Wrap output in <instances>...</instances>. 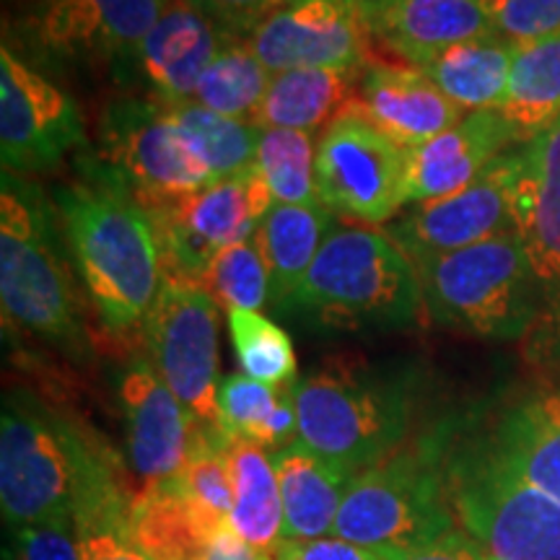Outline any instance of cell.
Returning <instances> with one entry per match:
<instances>
[{
	"instance_id": "6da1fadb",
	"label": "cell",
	"mask_w": 560,
	"mask_h": 560,
	"mask_svg": "<svg viewBox=\"0 0 560 560\" xmlns=\"http://www.w3.org/2000/svg\"><path fill=\"white\" fill-rule=\"evenodd\" d=\"M81 179L58 185L52 202L89 301L109 335L143 330L164 280V255L151 213L96 156Z\"/></svg>"
},
{
	"instance_id": "7a4b0ae2",
	"label": "cell",
	"mask_w": 560,
	"mask_h": 560,
	"mask_svg": "<svg viewBox=\"0 0 560 560\" xmlns=\"http://www.w3.org/2000/svg\"><path fill=\"white\" fill-rule=\"evenodd\" d=\"M122 482L117 459L89 429L30 389H9L0 416V506L11 527L79 514Z\"/></svg>"
},
{
	"instance_id": "3957f363",
	"label": "cell",
	"mask_w": 560,
	"mask_h": 560,
	"mask_svg": "<svg viewBox=\"0 0 560 560\" xmlns=\"http://www.w3.org/2000/svg\"><path fill=\"white\" fill-rule=\"evenodd\" d=\"M52 198L24 174L0 182V299L3 317L75 363L91 361V340L68 244Z\"/></svg>"
},
{
	"instance_id": "277c9868",
	"label": "cell",
	"mask_w": 560,
	"mask_h": 560,
	"mask_svg": "<svg viewBox=\"0 0 560 560\" xmlns=\"http://www.w3.org/2000/svg\"><path fill=\"white\" fill-rule=\"evenodd\" d=\"M423 291L416 262L387 231L335 223L285 306L314 332H387L416 325Z\"/></svg>"
},
{
	"instance_id": "5b68a950",
	"label": "cell",
	"mask_w": 560,
	"mask_h": 560,
	"mask_svg": "<svg viewBox=\"0 0 560 560\" xmlns=\"http://www.w3.org/2000/svg\"><path fill=\"white\" fill-rule=\"evenodd\" d=\"M299 441L359 475L408 441L418 382L405 366L325 363L293 384Z\"/></svg>"
},
{
	"instance_id": "8992f818",
	"label": "cell",
	"mask_w": 560,
	"mask_h": 560,
	"mask_svg": "<svg viewBox=\"0 0 560 560\" xmlns=\"http://www.w3.org/2000/svg\"><path fill=\"white\" fill-rule=\"evenodd\" d=\"M416 262L423 312L472 338L524 340L537 317V280L514 231Z\"/></svg>"
},
{
	"instance_id": "52a82bcc",
	"label": "cell",
	"mask_w": 560,
	"mask_h": 560,
	"mask_svg": "<svg viewBox=\"0 0 560 560\" xmlns=\"http://www.w3.org/2000/svg\"><path fill=\"white\" fill-rule=\"evenodd\" d=\"M444 459V439L431 433L402 444L355 475L342 499L332 537L392 556L457 527L446 493Z\"/></svg>"
},
{
	"instance_id": "ba28073f",
	"label": "cell",
	"mask_w": 560,
	"mask_h": 560,
	"mask_svg": "<svg viewBox=\"0 0 560 560\" xmlns=\"http://www.w3.org/2000/svg\"><path fill=\"white\" fill-rule=\"evenodd\" d=\"M457 524L493 560H560V501L522 478L486 439L444 459Z\"/></svg>"
},
{
	"instance_id": "9c48e42d",
	"label": "cell",
	"mask_w": 560,
	"mask_h": 560,
	"mask_svg": "<svg viewBox=\"0 0 560 560\" xmlns=\"http://www.w3.org/2000/svg\"><path fill=\"white\" fill-rule=\"evenodd\" d=\"M514 229L537 280V317L522 342L548 387H560V117L520 143Z\"/></svg>"
},
{
	"instance_id": "30bf717a",
	"label": "cell",
	"mask_w": 560,
	"mask_h": 560,
	"mask_svg": "<svg viewBox=\"0 0 560 560\" xmlns=\"http://www.w3.org/2000/svg\"><path fill=\"white\" fill-rule=\"evenodd\" d=\"M219 327V304L198 280L164 270L140 332L153 369L198 425H221Z\"/></svg>"
},
{
	"instance_id": "8fae6325",
	"label": "cell",
	"mask_w": 560,
	"mask_h": 560,
	"mask_svg": "<svg viewBox=\"0 0 560 560\" xmlns=\"http://www.w3.org/2000/svg\"><path fill=\"white\" fill-rule=\"evenodd\" d=\"M96 161L145 210H156L215 182L174 122L170 104L156 100L109 104L102 117Z\"/></svg>"
},
{
	"instance_id": "7c38bea8",
	"label": "cell",
	"mask_w": 560,
	"mask_h": 560,
	"mask_svg": "<svg viewBox=\"0 0 560 560\" xmlns=\"http://www.w3.org/2000/svg\"><path fill=\"white\" fill-rule=\"evenodd\" d=\"M355 102L317 140V195L335 215L387 226L408 206L410 151L376 130Z\"/></svg>"
},
{
	"instance_id": "4fadbf2b",
	"label": "cell",
	"mask_w": 560,
	"mask_h": 560,
	"mask_svg": "<svg viewBox=\"0 0 560 560\" xmlns=\"http://www.w3.org/2000/svg\"><path fill=\"white\" fill-rule=\"evenodd\" d=\"M270 206L272 192L255 164L234 177L149 210L164 255V270L198 280L221 249L257 234Z\"/></svg>"
},
{
	"instance_id": "5bb4252c",
	"label": "cell",
	"mask_w": 560,
	"mask_h": 560,
	"mask_svg": "<svg viewBox=\"0 0 560 560\" xmlns=\"http://www.w3.org/2000/svg\"><path fill=\"white\" fill-rule=\"evenodd\" d=\"M86 128L75 104L50 79L26 66L9 45L0 50V156L3 172L34 174L86 149Z\"/></svg>"
},
{
	"instance_id": "9a60e30c",
	"label": "cell",
	"mask_w": 560,
	"mask_h": 560,
	"mask_svg": "<svg viewBox=\"0 0 560 560\" xmlns=\"http://www.w3.org/2000/svg\"><path fill=\"white\" fill-rule=\"evenodd\" d=\"M520 145L501 153L478 179L446 198L412 202L384 231L410 260L465 249L514 231V187Z\"/></svg>"
},
{
	"instance_id": "2e32d148",
	"label": "cell",
	"mask_w": 560,
	"mask_h": 560,
	"mask_svg": "<svg viewBox=\"0 0 560 560\" xmlns=\"http://www.w3.org/2000/svg\"><path fill=\"white\" fill-rule=\"evenodd\" d=\"M369 34L350 0H296L265 19L247 45L272 75L301 68L363 70Z\"/></svg>"
},
{
	"instance_id": "e0dca14e",
	"label": "cell",
	"mask_w": 560,
	"mask_h": 560,
	"mask_svg": "<svg viewBox=\"0 0 560 560\" xmlns=\"http://www.w3.org/2000/svg\"><path fill=\"white\" fill-rule=\"evenodd\" d=\"M117 397L132 470L143 480L170 482L185 470L195 436V420L179 397L153 369L149 355H136L117 374Z\"/></svg>"
},
{
	"instance_id": "ac0fdd59",
	"label": "cell",
	"mask_w": 560,
	"mask_h": 560,
	"mask_svg": "<svg viewBox=\"0 0 560 560\" xmlns=\"http://www.w3.org/2000/svg\"><path fill=\"white\" fill-rule=\"evenodd\" d=\"M172 0H37L34 39L62 58L136 62Z\"/></svg>"
},
{
	"instance_id": "d6986e66",
	"label": "cell",
	"mask_w": 560,
	"mask_h": 560,
	"mask_svg": "<svg viewBox=\"0 0 560 560\" xmlns=\"http://www.w3.org/2000/svg\"><path fill=\"white\" fill-rule=\"evenodd\" d=\"M231 39L221 24L187 0H172L136 55V73L149 83L156 102H192L195 89Z\"/></svg>"
},
{
	"instance_id": "ffe728a7",
	"label": "cell",
	"mask_w": 560,
	"mask_h": 560,
	"mask_svg": "<svg viewBox=\"0 0 560 560\" xmlns=\"http://www.w3.org/2000/svg\"><path fill=\"white\" fill-rule=\"evenodd\" d=\"M520 143L501 109L467 112L454 128L408 153V206L459 192Z\"/></svg>"
},
{
	"instance_id": "44dd1931",
	"label": "cell",
	"mask_w": 560,
	"mask_h": 560,
	"mask_svg": "<svg viewBox=\"0 0 560 560\" xmlns=\"http://www.w3.org/2000/svg\"><path fill=\"white\" fill-rule=\"evenodd\" d=\"M355 107L402 149H418L467 115L416 66H366Z\"/></svg>"
},
{
	"instance_id": "7402d4cb",
	"label": "cell",
	"mask_w": 560,
	"mask_h": 560,
	"mask_svg": "<svg viewBox=\"0 0 560 560\" xmlns=\"http://www.w3.org/2000/svg\"><path fill=\"white\" fill-rule=\"evenodd\" d=\"M283 501L285 540L310 542L332 537L335 520L355 475L319 457L301 441L270 452Z\"/></svg>"
},
{
	"instance_id": "603a6c76",
	"label": "cell",
	"mask_w": 560,
	"mask_h": 560,
	"mask_svg": "<svg viewBox=\"0 0 560 560\" xmlns=\"http://www.w3.org/2000/svg\"><path fill=\"white\" fill-rule=\"evenodd\" d=\"M408 66L423 68L462 42L495 34L486 0H400L371 30Z\"/></svg>"
},
{
	"instance_id": "cb8c5ba5",
	"label": "cell",
	"mask_w": 560,
	"mask_h": 560,
	"mask_svg": "<svg viewBox=\"0 0 560 560\" xmlns=\"http://www.w3.org/2000/svg\"><path fill=\"white\" fill-rule=\"evenodd\" d=\"M482 439L524 480L560 501V387L514 400Z\"/></svg>"
},
{
	"instance_id": "d4e9b609",
	"label": "cell",
	"mask_w": 560,
	"mask_h": 560,
	"mask_svg": "<svg viewBox=\"0 0 560 560\" xmlns=\"http://www.w3.org/2000/svg\"><path fill=\"white\" fill-rule=\"evenodd\" d=\"M366 70V68H363ZM363 70L301 68L272 75L268 94L257 112V128L317 132L359 100Z\"/></svg>"
},
{
	"instance_id": "484cf974",
	"label": "cell",
	"mask_w": 560,
	"mask_h": 560,
	"mask_svg": "<svg viewBox=\"0 0 560 560\" xmlns=\"http://www.w3.org/2000/svg\"><path fill=\"white\" fill-rule=\"evenodd\" d=\"M335 223L332 210L325 206H289L272 202L257 229L265 262L270 272V306L283 317L285 306L310 272L314 257Z\"/></svg>"
},
{
	"instance_id": "4316f807",
	"label": "cell",
	"mask_w": 560,
	"mask_h": 560,
	"mask_svg": "<svg viewBox=\"0 0 560 560\" xmlns=\"http://www.w3.org/2000/svg\"><path fill=\"white\" fill-rule=\"evenodd\" d=\"M229 470L234 488L231 529L257 552V558L276 560L289 540H285L283 501H280L270 452L252 441L231 439Z\"/></svg>"
},
{
	"instance_id": "83f0119b",
	"label": "cell",
	"mask_w": 560,
	"mask_h": 560,
	"mask_svg": "<svg viewBox=\"0 0 560 560\" xmlns=\"http://www.w3.org/2000/svg\"><path fill=\"white\" fill-rule=\"evenodd\" d=\"M130 537L149 560H206L213 532L177 482H151L130 495Z\"/></svg>"
},
{
	"instance_id": "f1b7e54d",
	"label": "cell",
	"mask_w": 560,
	"mask_h": 560,
	"mask_svg": "<svg viewBox=\"0 0 560 560\" xmlns=\"http://www.w3.org/2000/svg\"><path fill=\"white\" fill-rule=\"evenodd\" d=\"M516 45L501 34L462 42L441 52L423 70L465 112L499 109L506 96Z\"/></svg>"
},
{
	"instance_id": "f546056e",
	"label": "cell",
	"mask_w": 560,
	"mask_h": 560,
	"mask_svg": "<svg viewBox=\"0 0 560 560\" xmlns=\"http://www.w3.org/2000/svg\"><path fill=\"white\" fill-rule=\"evenodd\" d=\"M296 384V382H293ZM293 384H272L249 380L244 374L226 376L219 389L221 429L229 439L252 441L268 452H278L299 439Z\"/></svg>"
},
{
	"instance_id": "4dcf8cb0",
	"label": "cell",
	"mask_w": 560,
	"mask_h": 560,
	"mask_svg": "<svg viewBox=\"0 0 560 560\" xmlns=\"http://www.w3.org/2000/svg\"><path fill=\"white\" fill-rule=\"evenodd\" d=\"M501 115L524 140L550 128L560 117V30L535 42L516 45L514 68Z\"/></svg>"
},
{
	"instance_id": "1f68e13d",
	"label": "cell",
	"mask_w": 560,
	"mask_h": 560,
	"mask_svg": "<svg viewBox=\"0 0 560 560\" xmlns=\"http://www.w3.org/2000/svg\"><path fill=\"white\" fill-rule=\"evenodd\" d=\"M170 112L187 143L198 153L202 166L215 182L234 177L257 164V145L262 128L252 122L231 120L195 102L170 104Z\"/></svg>"
},
{
	"instance_id": "d6a6232c",
	"label": "cell",
	"mask_w": 560,
	"mask_h": 560,
	"mask_svg": "<svg viewBox=\"0 0 560 560\" xmlns=\"http://www.w3.org/2000/svg\"><path fill=\"white\" fill-rule=\"evenodd\" d=\"M270 81L272 73L255 58L247 39H231L202 73L192 102L231 120L255 125Z\"/></svg>"
},
{
	"instance_id": "836d02e7",
	"label": "cell",
	"mask_w": 560,
	"mask_h": 560,
	"mask_svg": "<svg viewBox=\"0 0 560 560\" xmlns=\"http://www.w3.org/2000/svg\"><path fill=\"white\" fill-rule=\"evenodd\" d=\"M229 444L231 439L221 425H195L190 457L179 478H174L187 503L213 532L231 527V509H234Z\"/></svg>"
},
{
	"instance_id": "e575fe53",
	"label": "cell",
	"mask_w": 560,
	"mask_h": 560,
	"mask_svg": "<svg viewBox=\"0 0 560 560\" xmlns=\"http://www.w3.org/2000/svg\"><path fill=\"white\" fill-rule=\"evenodd\" d=\"M314 159H317V145H314L312 132L262 128L260 145H257V170L268 182L272 202L322 206Z\"/></svg>"
},
{
	"instance_id": "d590c367",
	"label": "cell",
	"mask_w": 560,
	"mask_h": 560,
	"mask_svg": "<svg viewBox=\"0 0 560 560\" xmlns=\"http://www.w3.org/2000/svg\"><path fill=\"white\" fill-rule=\"evenodd\" d=\"M229 332L236 361L249 380L285 387L299 380L296 350L289 332L260 312H229Z\"/></svg>"
},
{
	"instance_id": "8d00e7d4",
	"label": "cell",
	"mask_w": 560,
	"mask_h": 560,
	"mask_svg": "<svg viewBox=\"0 0 560 560\" xmlns=\"http://www.w3.org/2000/svg\"><path fill=\"white\" fill-rule=\"evenodd\" d=\"M198 283L229 312H260L270 304V272L257 234L221 249L202 270Z\"/></svg>"
},
{
	"instance_id": "74e56055",
	"label": "cell",
	"mask_w": 560,
	"mask_h": 560,
	"mask_svg": "<svg viewBox=\"0 0 560 560\" xmlns=\"http://www.w3.org/2000/svg\"><path fill=\"white\" fill-rule=\"evenodd\" d=\"M128 511L130 495L125 493L122 482H115L83 503L75 514L81 560H149L132 542Z\"/></svg>"
},
{
	"instance_id": "f35d334b",
	"label": "cell",
	"mask_w": 560,
	"mask_h": 560,
	"mask_svg": "<svg viewBox=\"0 0 560 560\" xmlns=\"http://www.w3.org/2000/svg\"><path fill=\"white\" fill-rule=\"evenodd\" d=\"M11 560H81V537L75 514L13 527Z\"/></svg>"
},
{
	"instance_id": "ab89813d",
	"label": "cell",
	"mask_w": 560,
	"mask_h": 560,
	"mask_svg": "<svg viewBox=\"0 0 560 560\" xmlns=\"http://www.w3.org/2000/svg\"><path fill=\"white\" fill-rule=\"evenodd\" d=\"M495 34L524 45L560 30V0H486Z\"/></svg>"
},
{
	"instance_id": "60d3db41",
	"label": "cell",
	"mask_w": 560,
	"mask_h": 560,
	"mask_svg": "<svg viewBox=\"0 0 560 560\" xmlns=\"http://www.w3.org/2000/svg\"><path fill=\"white\" fill-rule=\"evenodd\" d=\"M187 3H192L234 37H242V34L249 37L265 19L296 0H187Z\"/></svg>"
},
{
	"instance_id": "b9f144b4",
	"label": "cell",
	"mask_w": 560,
	"mask_h": 560,
	"mask_svg": "<svg viewBox=\"0 0 560 560\" xmlns=\"http://www.w3.org/2000/svg\"><path fill=\"white\" fill-rule=\"evenodd\" d=\"M387 560H488V552L457 524L436 540L405 552H392Z\"/></svg>"
},
{
	"instance_id": "7bdbcfd3",
	"label": "cell",
	"mask_w": 560,
	"mask_h": 560,
	"mask_svg": "<svg viewBox=\"0 0 560 560\" xmlns=\"http://www.w3.org/2000/svg\"><path fill=\"white\" fill-rule=\"evenodd\" d=\"M276 560H387L384 552H374L340 537H322L310 542H285Z\"/></svg>"
},
{
	"instance_id": "ee69618b",
	"label": "cell",
	"mask_w": 560,
	"mask_h": 560,
	"mask_svg": "<svg viewBox=\"0 0 560 560\" xmlns=\"http://www.w3.org/2000/svg\"><path fill=\"white\" fill-rule=\"evenodd\" d=\"M206 560H260L257 552L249 548L231 527H223L219 535L210 540Z\"/></svg>"
},
{
	"instance_id": "f6af8a7d",
	"label": "cell",
	"mask_w": 560,
	"mask_h": 560,
	"mask_svg": "<svg viewBox=\"0 0 560 560\" xmlns=\"http://www.w3.org/2000/svg\"><path fill=\"white\" fill-rule=\"evenodd\" d=\"M397 3H400V0H350V5H353L355 13H359L369 32L374 30V26L380 24V21L387 16Z\"/></svg>"
},
{
	"instance_id": "bcb514c9",
	"label": "cell",
	"mask_w": 560,
	"mask_h": 560,
	"mask_svg": "<svg viewBox=\"0 0 560 560\" xmlns=\"http://www.w3.org/2000/svg\"><path fill=\"white\" fill-rule=\"evenodd\" d=\"M488 560H493V558H488Z\"/></svg>"
}]
</instances>
